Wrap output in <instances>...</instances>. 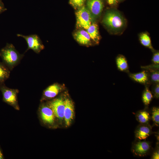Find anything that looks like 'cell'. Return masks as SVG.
<instances>
[{
    "instance_id": "24",
    "label": "cell",
    "mask_w": 159,
    "mask_h": 159,
    "mask_svg": "<svg viewBox=\"0 0 159 159\" xmlns=\"http://www.w3.org/2000/svg\"><path fill=\"white\" fill-rule=\"evenodd\" d=\"M152 60L154 64L158 65L159 64V53L158 52H157L154 54Z\"/></svg>"
},
{
    "instance_id": "22",
    "label": "cell",
    "mask_w": 159,
    "mask_h": 159,
    "mask_svg": "<svg viewBox=\"0 0 159 159\" xmlns=\"http://www.w3.org/2000/svg\"><path fill=\"white\" fill-rule=\"evenodd\" d=\"M150 75L152 81L155 83H159V72L157 70H153L151 71Z\"/></svg>"
},
{
    "instance_id": "21",
    "label": "cell",
    "mask_w": 159,
    "mask_h": 159,
    "mask_svg": "<svg viewBox=\"0 0 159 159\" xmlns=\"http://www.w3.org/2000/svg\"><path fill=\"white\" fill-rule=\"evenodd\" d=\"M151 119L155 125L158 126L159 125V108L153 107L152 110Z\"/></svg>"
},
{
    "instance_id": "4",
    "label": "cell",
    "mask_w": 159,
    "mask_h": 159,
    "mask_svg": "<svg viewBox=\"0 0 159 159\" xmlns=\"http://www.w3.org/2000/svg\"><path fill=\"white\" fill-rule=\"evenodd\" d=\"M77 25L80 28L87 29L91 24L92 14L85 6H82L76 13Z\"/></svg>"
},
{
    "instance_id": "7",
    "label": "cell",
    "mask_w": 159,
    "mask_h": 159,
    "mask_svg": "<svg viewBox=\"0 0 159 159\" xmlns=\"http://www.w3.org/2000/svg\"><path fill=\"white\" fill-rule=\"evenodd\" d=\"M53 110L55 117L61 120L64 118L65 100L61 97L55 99L48 104Z\"/></svg>"
},
{
    "instance_id": "16",
    "label": "cell",
    "mask_w": 159,
    "mask_h": 159,
    "mask_svg": "<svg viewBox=\"0 0 159 159\" xmlns=\"http://www.w3.org/2000/svg\"><path fill=\"white\" fill-rule=\"evenodd\" d=\"M137 120L142 124H149L150 119L149 112L146 110H142L138 111L136 115Z\"/></svg>"
},
{
    "instance_id": "6",
    "label": "cell",
    "mask_w": 159,
    "mask_h": 159,
    "mask_svg": "<svg viewBox=\"0 0 159 159\" xmlns=\"http://www.w3.org/2000/svg\"><path fill=\"white\" fill-rule=\"evenodd\" d=\"M136 139L132 143V153L137 156L141 157L146 155L151 149L150 143L148 141Z\"/></svg>"
},
{
    "instance_id": "14",
    "label": "cell",
    "mask_w": 159,
    "mask_h": 159,
    "mask_svg": "<svg viewBox=\"0 0 159 159\" xmlns=\"http://www.w3.org/2000/svg\"><path fill=\"white\" fill-rule=\"evenodd\" d=\"M86 30L90 38L96 43H98L100 36L97 25L95 23H93Z\"/></svg>"
},
{
    "instance_id": "12",
    "label": "cell",
    "mask_w": 159,
    "mask_h": 159,
    "mask_svg": "<svg viewBox=\"0 0 159 159\" xmlns=\"http://www.w3.org/2000/svg\"><path fill=\"white\" fill-rule=\"evenodd\" d=\"M65 107L64 113V118L66 125H70L74 116V106L72 101L68 98L64 100Z\"/></svg>"
},
{
    "instance_id": "8",
    "label": "cell",
    "mask_w": 159,
    "mask_h": 159,
    "mask_svg": "<svg viewBox=\"0 0 159 159\" xmlns=\"http://www.w3.org/2000/svg\"><path fill=\"white\" fill-rule=\"evenodd\" d=\"M39 112L40 118L44 123L52 125L54 123L55 116L48 105L41 104L39 108Z\"/></svg>"
},
{
    "instance_id": "19",
    "label": "cell",
    "mask_w": 159,
    "mask_h": 159,
    "mask_svg": "<svg viewBox=\"0 0 159 159\" xmlns=\"http://www.w3.org/2000/svg\"><path fill=\"white\" fill-rule=\"evenodd\" d=\"M140 40L143 45L153 49L150 38L147 34L146 33L142 34L140 36Z\"/></svg>"
},
{
    "instance_id": "17",
    "label": "cell",
    "mask_w": 159,
    "mask_h": 159,
    "mask_svg": "<svg viewBox=\"0 0 159 159\" xmlns=\"http://www.w3.org/2000/svg\"><path fill=\"white\" fill-rule=\"evenodd\" d=\"M10 70L3 63L0 62V84L4 83L9 77Z\"/></svg>"
},
{
    "instance_id": "18",
    "label": "cell",
    "mask_w": 159,
    "mask_h": 159,
    "mask_svg": "<svg viewBox=\"0 0 159 159\" xmlns=\"http://www.w3.org/2000/svg\"><path fill=\"white\" fill-rule=\"evenodd\" d=\"M116 63L118 69L121 71L127 70L128 67L127 61L122 56H118L116 59Z\"/></svg>"
},
{
    "instance_id": "3",
    "label": "cell",
    "mask_w": 159,
    "mask_h": 159,
    "mask_svg": "<svg viewBox=\"0 0 159 159\" xmlns=\"http://www.w3.org/2000/svg\"><path fill=\"white\" fill-rule=\"evenodd\" d=\"M0 90L2 93L3 101L12 106L16 110H19V107L17 99L19 90L10 88L3 83L0 84Z\"/></svg>"
},
{
    "instance_id": "28",
    "label": "cell",
    "mask_w": 159,
    "mask_h": 159,
    "mask_svg": "<svg viewBox=\"0 0 159 159\" xmlns=\"http://www.w3.org/2000/svg\"><path fill=\"white\" fill-rule=\"evenodd\" d=\"M108 3L110 5H114L117 2V0H107Z\"/></svg>"
},
{
    "instance_id": "5",
    "label": "cell",
    "mask_w": 159,
    "mask_h": 159,
    "mask_svg": "<svg viewBox=\"0 0 159 159\" xmlns=\"http://www.w3.org/2000/svg\"><path fill=\"white\" fill-rule=\"evenodd\" d=\"M17 36L24 38L26 40L28 47L25 52L29 49L32 50L37 54L39 53L44 48V46L39 36L36 34L26 36L18 34Z\"/></svg>"
},
{
    "instance_id": "15",
    "label": "cell",
    "mask_w": 159,
    "mask_h": 159,
    "mask_svg": "<svg viewBox=\"0 0 159 159\" xmlns=\"http://www.w3.org/2000/svg\"><path fill=\"white\" fill-rule=\"evenodd\" d=\"M130 77L135 81L143 84L147 83L149 80L148 75L145 71L137 73L130 74Z\"/></svg>"
},
{
    "instance_id": "9",
    "label": "cell",
    "mask_w": 159,
    "mask_h": 159,
    "mask_svg": "<svg viewBox=\"0 0 159 159\" xmlns=\"http://www.w3.org/2000/svg\"><path fill=\"white\" fill-rule=\"evenodd\" d=\"M152 133V127L149 124H140L136 127L135 132L136 139L141 140L146 139Z\"/></svg>"
},
{
    "instance_id": "27",
    "label": "cell",
    "mask_w": 159,
    "mask_h": 159,
    "mask_svg": "<svg viewBox=\"0 0 159 159\" xmlns=\"http://www.w3.org/2000/svg\"><path fill=\"white\" fill-rule=\"evenodd\" d=\"M7 10L5 7L2 0H0V14Z\"/></svg>"
},
{
    "instance_id": "2",
    "label": "cell",
    "mask_w": 159,
    "mask_h": 159,
    "mask_svg": "<svg viewBox=\"0 0 159 159\" xmlns=\"http://www.w3.org/2000/svg\"><path fill=\"white\" fill-rule=\"evenodd\" d=\"M103 22L107 26L114 30H118L123 27L125 24L124 18L118 12L110 11L105 14Z\"/></svg>"
},
{
    "instance_id": "11",
    "label": "cell",
    "mask_w": 159,
    "mask_h": 159,
    "mask_svg": "<svg viewBox=\"0 0 159 159\" xmlns=\"http://www.w3.org/2000/svg\"><path fill=\"white\" fill-rule=\"evenodd\" d=\"M62 89L61 85L57 83L49 86L44 91L41 101L54 97L59 93Z\"/></svg>"
},
{
    "instance_id": "20",
    "label": "cell",
    "mask_w": 159,
    "mask_h": 159,
    "mask_svg": "<svg viewBox=\"0 0 159 159\" xmlns=\"http://www.w3.org/2000/svg\"><path fill=\"white\" fill-rule=\"evenodd\" d=\"M153 97L152 93L148 87H146L142 95V100L146 105L149 104Z\"/></svg>"
},
{
    "instance_id": "26",
    "label": "cell",
    "mask_w": 159,
    "mask_h": 159,
    "mask_svg": "<svg viewBox=\"0 0 159 159\" xmlns=\"http://www.w3.org/2000/svg\"><path fill=\"white\" fill-rule=\"evenodd\" d=\"M153 95L154 97L157 98L158 99L159 97V83L157 84L155 86L153 91Z\"/></svg>"
},
{
    "instance_id": "23",
    "label": "cell",
    "mask_w": 159,
    "mask_h": 159,
    "mask_svg": "<svg viewBox=\"0 0 159 159\" xmlns=\"http://www.w3.org/2000/svg\"><path fill=\"white\" fill-rule=\"evenodd\" d=\"M69 3L74 8H80L83 5L84 0H70Z\"/></svg>"
},
{
    "instance_id": "29",
    "label": "cell",
    "mask_w": 159,
    "mask_h": 159,
    "mask_svg": "<svg viewBox=\"0 0 159 159\" xmlns=\"http://www.w3.org/2000/svg\"><path fill=\"white\" fill-rule=\"evenodd\" d=\"M3 158H4L3 155L0 149V159H3Z\"/></svg>"
},
{
    "instance_id": "13",
    "label": "cell",
    "mask_w": 159,
    "mask_h": 159,
    "mask_svg": "<svg viewBox=\"0 0 159 159\" xmlns=\"http://www.w3.org/2000/svg\"><path fill=\"white\" fill-rule=\"evenodd\" d=\"M75 39L80 44L89 45L91 44L90 37L86 31L81 30L76 32L74 35Z\"/></svg>"
},
{
    "instance_id": "1",
    "label": "cell",
    "mask_w": 159,
    "mask_h": 159,
    "mask_svg": "<svg viewBox=\"0 0 159 159\" xmlns=\"http://www.w3.org/2000/svg\"><path fill=\"white\" fill-rule=\"evenodd\" d=\"M24 56V54H20L11 44L7 43L0 52L2 62L10 71L20 63Z\"/></svg>"
},
{
    "instance_id": "25",
    "label": "cell",
    "mask_w": 159,
    "mask_h": 159,
    "mask_svg": "<svg viewBox=\"0 0 159 159\" xmlns=\"http://www.w3.org/2000/svg\"><path fill=\"white\" fill-rule=\"evenodd\" d=\"M159 143H157V147L156 150L154 152L152 157V159H159Z\"/></svg>"
},
{
    "instance_id": "10",
    "label": "cell",
    "mask_w": 159,
    "mask_h": 159,
    "mask_svg": "<svg viewBox=\"0 0 159 159\" xmlns=\"http://www.w3.org/2000/svg\"><path fill=\"white\" fill-rule=\"evenodd\" d=\"M88 9L94 17L98 16L101 13L104 7L102 0H87Z\"/></svg>"
}]
</instances>
